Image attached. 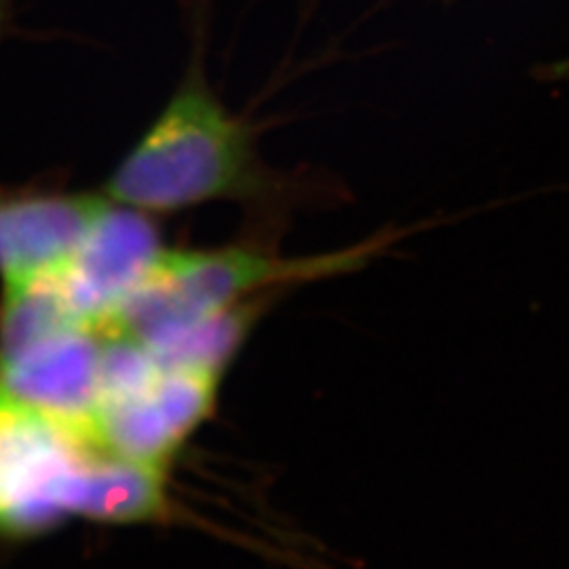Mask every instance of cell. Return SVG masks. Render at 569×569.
Returning a JSON list of instances; mask_svg holds the SVG:
<instances>
[{"mask_svg": "<svg viewBox=\"0 0 569 569\" xmlns=\"http://www.w3.org/2000/svg\"><path fill=\"white\" fill-rule=\"evenodd\" d=\"M279 190L253 127L216 93L197 53L159 117L106 182L112 203L152 218L209 203H270Z\"/></svg>", "mask_w": 569, "mask_h": 569, "instance_id": "1", "label": "cell"}, {"mask_svg": "<svg viewBox=\"0 0 569 569\" xmlns=\"http://www.w3.org/2000/svg\"><path fill=\"white\" fill-rule=\"evenodd\" d=\"M385 244L387 239L308 258H284L270 244L164 247L146 279L114 310L102 331L146 345L268 298L289 284L352 272Z\"/></svg>", "mask_w": 569, "mask_h": 569, "instance_id": "2", "label": "cell"}, {"mask_svg": "<svg viewBox=\"0 0 569 569\" xmlns=\"http://www.w3.org/2000/svg\"><path fill=\"white\" fill-rule=\"evenodd\" d=\"M108 449L82 430L0 392V531L32 536L87 517Z\"/></svg>", "mask_w": 569, "mask_h": 569, "instance_id": "3", "label": "cell"}, {"mask_svg": "<svg viewBox=\"0 0 569 569\" xmlns=\"http://www.w3.org/2000/svg\"><path fill=\"white\" fill-rule=\"evenodd\" d=\"M222 373L199 367H161L131 395L102 403L93 435L103 449L167 467L213 411Z\"/></svg>", "mask_w": 569, "mask_h": 569, "instance_id": "4", "label": "cell"}, {"mask_svg": "<svg viewBox=\"0 0 569 569\" xmlns=\"http://www.w3.org/2000/svg\"><path fill=\"white\" fill-rule=\"evenodd\" d=\"M163 249L152 216L110 201L72 260L51 277L82 326L102 329Z\"/></svg>", "mask_w": 569, "mask_h": 569, "instance_id": "5", "label": "cell"}, {"mask_svg": "<svg viewBox=\"0 0 569 569\" xmlns=\"http://www.w3.org/2000/svg\"><path fill=\"white\" fill-rule=\"evenodd\" d=\"M108 203V197L51 186L0 190L2 284L23 283L68 264Z\"/></svg>", "mask_w": 569, "mask_h": 569, "instance_id": "6", "label": "cell"}, {"mask_svg": "<svg viewBox=\"0 0 569 569\" xmlns=\"http://www.w3.org/2000/svg\"><path fill=\"white\" fill-rule=\"evenodd\" d=\"M102 352L100 329H61L9 359H0V392L93 435L100 407Z\"/></svg>", "mask_w": 569, "mask_h": 569, "instance_id": "7", "label": "cell"}, {"mask_svg": "<svg viewBox=\"0 0 569 569\" xmlns=\"http://www.w3.org/2000/svg\"><path fill=\"white\" fill-rule=\"evenodd\" d=\"M13 4H16V0H0V37L4 34V30H7L9 21H11Z\"/></svg>", "mask_w": 569, "mask_h": 569, "instance_id": "8", "label": "cell"}]
</instances>
